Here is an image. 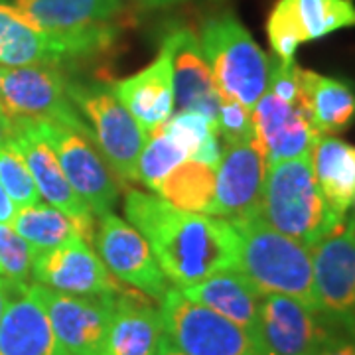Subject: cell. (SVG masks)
Here are the masks:
<instances>
[{"mask_svg": "<svg viewBox=\"0 0 355 355\" xmlns=\"http://www.w3.org/2000/svg\"><path fill=\"white\" fill-rule=\"evenodd\" d=\"M95 247L103 265L123 284L160 302L170 288L160 265L156 263L146 239L113 211L99 216Z\"/></svg>", "mask_w": 355, "mask_h": 355, "instance_id": "cell-13", "label": "cell"}, {"mask_svg": "<svg viewBox=\"0 0 355 355\" xmlns=\"http://www.w3.org/2000/svg\"><path fill=\"white\" fill-rule=\"evenodd\" d=\"M40 30L62 42L73 60L97 55L119 36L125 0H10Z\"/></svg>", "mask_w": 355, "mask_h": 355, "instance_id": "cell-5", "label": "cell"}, {"mask_svg": "<svg viewBox=\"0 0 355 355\" xmlns=\"http://www.w3.org/2000/svg\"><path fill=\"white\" fill-rule=\"evenodd\" d=\"M125 216L176 286H190L237 266L239 243L227 219L182 211L158 193L140 190L125 193Z\"/></svg>", "mask_w": 355, "mask_h": 355, "instance_id": "cell-1", "label": "cell"}, {"mask_svg": "<svg viewBox=\"0 0 355 355\" xmlns=\"http://www.w3.org/2000/svg\"><path fill=\"white\" fill-rule=\"evenodd\" d=\"M32 282L77 296H111L128 291L109 272L101 257L83 239L34 251Z\"/></svg>", "mask_w": 355, "mask_h": 355, "instance_id": "cell-15", "label": "cell"}, {"mask_svg": "<svg viewBox=\"0 0 355 355\" xmlns=\"http://www.w3.org/2000/svg\"><path fill=\"white\" fill-rule=\"evenodd\" d=\"M191 302L205 306L241 326L266 355L261 342V294L235 268L216 272L190 286H178Z\"/></svg>", "mask_w": 355, "mask_h": 355, "instance_id": "cell-22", "label": "cell"}, {"mask_svg": "<svg viewBox=\"0 0 355 355\" xmlns=\"http://www.w3.org/2000/svg\"><path fill=\"white\" fill-rule=\"evenodd\" d=\"M111 89L146 135L164 125L174 114L172 51L166 38L153 64L123 81H114Z\"/></svg>", "mask_w": 355, "mask_h": 355, "instance_id": "cell-20", "label": "cell"}, {"mask_svg": "<svg viewBox=\"0 0 355 355\" xmlns=\"http://www.w3.org/2000/svg\"><path fill=\"white\" fill-rule=\"evenodd\" d=\"M310 162L326 203L345 219L355 200V146L334 135H318Z\"/></svg>", "mask_w": 355, "mask_h": 355, "instance_id": "cell-26", "label": "cell"}, {"mask_svg": "<svg viewBox=\"0 0 355 355\" xmlns=\"http://www.w3.org/2000/svg\"><path fill=\"white\" fill-rule=\"evenodd\" d=\"M355 28V0H277L266 20L275 58L291 64L300 44Z\"/></svg>", "mask_w": 355, "mask_h": 355, "instance_id": "cell-12", "label": "cell"}, {"mask_svg": "<svg viewBox=\"0 0 355 355\" xmlns=\"http://www.w3.org/2000/svg\"><path fill=\"white\" fill-rule=\"evenodd\" d=\"M237 233V266L261 296L280 294L316 310L312 251L272 229L261 216L229 221Z\"/></svg>", "mask_w": 355, "mask_h": 355, "instance_id": "cell-2", "label": "cell"}, {"mask_svg": "<svg viewBox=\"0 0 355 355\" xmlns=\"http://www.w3.org/2000/svg\"><path fill=\"white\" fill-rule=\"evenodd\" d=\"M140 6H146V8H164V6H172V4H180V2H186V0H132Z\"/></svg>", "mask_w": 355, "mask_h": 355, "instance_id": "cell-37", "label": "cell"}, {"mask_svg": "<svg viewBox=\"0 0 355 355\" xmlns=\"http://www.w3.org/2000/svg\"><path fill=\"white\" fill-rule=\"evenodd\" d=\"M216 125L217 135L221 137L225 146L257 140L251 109L235 99H221Z\"/></svg>", "mask_w": 355, "mask_h": 355, "instance_id": "cell-33", "label": "cell"}, {"mask_svg": "<svg viewBox=\"0 0 355 355\" xmlns=\"http://www.w3.org/2000/svg\"><path fill=\"white\" fill-rule=\"evenodd\" d=\"M298 79L300 105L316 135H338L354 125L355 89L347 81L302 67Z\"/></svg>", "mask_w": 355, "mask_h": 355, "instance_id": "cell-25", "label": "cell"}, {"mask_svg": "<svg viewBox=\"0 0 355 355\" xmlns=\"http://www.w3.org/2000/svg\"><path fill=\"white\" fill-rule=\"evenodd\" d=\"M73 60L62 42L40 30L14 8L8 0H0V65H60Z\"/></svg>", "mask_w": 355, "mask_h": 355, "instance_id": "cell-24", "label": "cell"}, {"mask_svg": "<svg viewBox=\"0 0 355 355\" xmlns=\"http://www.w3.org/2000/svg\"><path fill=\"white\" fill-rule=\"evenodd\" d=\"M34 247L8 223H0V279L16 288L32 282Z\"/></svg>", "mask_w": 355, "mask_h": 355, "instance_id": "cell-32", "label": "cell"}, {"mask_svg": "<svg viewBox=\"0 0 355 355\" xmlns=\"http://www.w3.org/2000/svg\"><path fill=\"white\" fill-rule=\"evenodd\" d=\"M340 334L318 310L294 298H261V342L266 355H320Z\"/></svg>", "mask_w": 355, "mask_h": 355, "instance_id": "cell-14", "label": "cell"}, {"mask_svg": "<svg viewBox=\"0 0 355 355\" xmlns=\"http://www.w3.org/2000/svg\"><path fill=\"white\" fill-rule=\"evenodd\" d=\"M16 211H18V207H16V203L12 202V198L8 196V191L2 188V184H0V223H12L14 216H16Z\"/></svg>", "mask_w": 355, "mask_h": 355, "instance_id": "cell-35", "label": "cell"}, {"mask_svg": "<svg viewBox=\"0 0 355 355\" xmlns=\"http://www.w3.org/2000/svg\"><path fill=\"white\" fill-rule=\"evenodd\" d=\"M0 184L8 191L16 207H28L40 202L36 182L28 170L24 156L16 148L10 137L0 142Z\"/></svg>", "mask_w": 355, "mask_h": 355, "instance_id": "cell-31", "label": "cell"}, {"mask_svg": "<svg viewBox=\"0 0 355 355\" xmlns=\"http://www.w3.org/2000/svg\"><path fill=\"white\" fill-rule=\"evenodd\" d=\"M34 123L42 139L55 154L69 186L87 203L93 216L109 214L119 200L121 182L116 180V174L105 156L99 153L97 144L85 135H79L64 125L50 121Z\"/></svg>", "mask_w": 355, "mask_h": 355, "instance_id": "cell-10", "label": "cell"}, {"mask_svg": "<svg viewBox=\"0 0 355 355\" xmlns=\"http://www.w3.org/2000/svg\"><path fill=\"white\" fill-rule=\"evenodd\" d=\"M30 284L14 292L0 320V355H69Z\"/></svg>", "mask_w": 355, "mask_h": 355, "instance_id": "cell-23", "label": "cell"}, {"mask_svg": "<svg viewBox=\"0 0 355 355\" xmlns=\"http://www.w3.org/2000/svg\"><path fill=\"white\" fill-rule=\"evenodd\" d=\"M164 347L160 308H154L142 292L114 294L107 355H162Z\"/></svg>", "mask_w": 355, "mask_h": 355, "instance_id": "cell-21", "label": "cell"}, {"mask_svg": "<svg viewBox=\"0 0 355 355\" xmlns=\"http://www.w3.org/2000/svg\"><path fill=\"white\" fill-rule=\"evenodd\" d=\"M251 114L254 137L265 153L266 166L280 160L310 156L318 135L300 103L282 101L266 89Z\"/></svg>", "mask_w": 355, "mask_h": 355, "instance_id": "cell-18", "label": "cell"}, {"mask_svg": "<svg viewBox=\"0 0 355 355\" xmlns=\"http://www.w3.org/2000/svg\"><path fill=\"white\" fill-rule=\"evenodd\" d=\"M320 355H355V336L340 334L324 347Z\"/></svg>", "mask_w": 355, "mask_h": 355, "instance_id": "cell-34", "label": "cell"}, {"mask_svg": "<svg viewBox=\"0 0 355 355\" xmlns=\"http://www.w3.org/2000/svg\"><path fill=\"white\" fill-rule=\"evenodd\" d=\"M67 93L77 111L87 119L93 140L114 174L137 182V164L148 135L116 99L111 85L67 79Z\"/></svg>", "mask_w": 355, "mask_h": 355, "instance_id": "cell-6", "label": "cell"}, {"mask_svg": "<svg viewBox=\"0 0 355 355\" xmlns=\"http://www.w3.org/2000/svg\"><path fill=\"white\" fill-rule=\"evenodd\" d=\"M160 128L172 135L186 148L190 160L217 168L221 160V148L216 123H211L203 114L178 111L164 125H160Z\"/></svg>", "mask_w": 355, "mask_h": 355, "instance_id": "cell-29", "label": "cell"}, {"mask_svg": "<svg viewBox=\"0 0 355 355\" xmlns=\"http://www.w3.org/2000/svg\"><path fill=\"white\" fill-rule=\"evenodd\" d=\"M316 310L343 334L355 336V225L343 221L310 247Z\"/></svg>", "mask_w": 355, "mask_h": 355, "instance_id": "cell-9", "label": "cell"}, {"mask_svg": "<svg viewBox=\"0 0 355 355\" xmlns=\"http://www.w3.org/2000/svg\"><path fill=\"white\" fill-rule=\"evenodd\" d=\"M198 38L221 99H235L253 111L268 87L270 60L249 30L233 12H219L203 22Z\"/></svg>", "mask_w": 355, "mask_h": 355, "instance_id": "cell-4", "label": "cell"}, {"mask_svg": "<svg viewBox=\"0 0 355 355\" xmlns=\"http://www.w3.org/2000/svg\"><path fill=\"white\" fill-rule=\"evenodd\" d=\"M352 221H354V225H355V200H354V219H352Z\"/></svg>", "mask_w": 355, "mask_h": 355, "instance_id": "cell-40", "label": "cell"}, {"mask_svg": "<svg viewBox=\"0 0 355 355\" xmlns=\"http://www.w3.org/2000/svg\"><path fill=\"white\" fill-rule=\"evenodd\" d=\"M186 160H190L186 148L172 135L158 127L148 135L146 144L142 146L137 164V182L154 191L176 166Z\"/></svg>", "mask_w": 355, "mask_h": 355, "instance_id": "cell-30", "label": "cell"}, {"mask_svg": "<svg viewBox=\"0 0 355 355\" xmlns=\"http://www.w3.org/2000/svg\"><path fill=\"white\" fill-rule=\"evenodd\" d=\"M166 343L186 355H265L241 326L191 302L178 286L160 300Z\"/></svg>", "mask_w": 355, "mask_h": 355, "instance_id": "cell-7", "label": "cell"}, {"mask_svg": "<svg viewBox=\"0 0 355 355\" xmlns=\"http://www.w3.org/2000/svg\"><path fill=\"white\" fill-rule=\"evenodd\" d=\"M2 73H4V67L0 65V87H2ZM0 113H2V97H0Z\"/></svg>", "mask_w": 355, "mask_h": 355, "instance_id": "cell-39", "label": "cell"}, {"mask_svg": "<svg viewBox=\"0 0 355 355\" xmlns=\"http://www.w3.org/2000/svg\"><path fill=\"white\" fill-rule=\"evenodd\" d=\"M162 355H186V354L178 352V349H174V347H170V345L166 343V347H164V352H162Z\"/></svg>", "mask_w": 355, "mask_h": 355, "instance_id": "cell-38", "label": "cell"}, {"mask_svg": "<svg viewBox=\"0 0 355 355\" xmlns=\"http://www.w3.org/2000/svg\"><path fill=\"white\" fill-rule=\"evenodd\" d=\"M10 140L24 156L28 170L36 182L40 198H44L46 203L58 207L64 216L69 217L79 231L81 239L93 245L95 243L93 211L69 186L55 154L38 132L36 123L34 121H12Z\"/></svg>", "mask_w": 355, "mask_h": 355, "instance_id": "cell-16", "label": "cell"}, {"mask_svg": "<svg viewBox=\"0 0 355 355\" xmlns=\"http://www.w3.org/2000/svg\"><path fill=\"white\" fill-rule=\"evenodd\" d=\"M16 291H20V288H16V286H12V284H8V282H4V280L0 279V320L4 316V310H6V306H8V302H10V298H12V294Z\"/></svg>", "mask_w": 355, "mask_h": 355, "instance_id": "cell-36", "label": "cell"}, {"mask_svg": "<svg viewBox=\"0 0 355 355\" xmlns=\"http://www.w3.org/2000/svg\"><path fill=\"white\" fill-rule=\"evenodd\" d=\"M266 168L257 140L225 146L216 168V198L209 216L227 221L261 216Z\"/></svg>", "mask_w": 355, "mask_h": 355, "instance_id": "cell-17", "label": "cell"}, {"mask_svg": "<svg viewBox=\"0 0 355 355\" xmlns=\"http://www.w3.org/2000/svg\"><path fill=\"white\" fill-rule=\"evenodd\" d=\"M0 97L2 113L10 121H50L93 140L91 128L69 99L67 77L58 65L4 67Z\"/></svg>", "mask_w": 355, "mask_h": 355, "instance_id": "cell-8", "label": "cell"}, {"mask_svg": "<svg viewBox=\"0 0 355 355\" xmlns=\"http://www.w3.org/2000/svg\"><path fill=\"white\" fill-rule=\"evenodd\" d=\"M44 306L51 330L69 355H107L109 322L113 312L111 296H77L30 284ZM121 294V292H119Z\"/></svg>", "mask_w": 355, "mask_h": 355, "instance_id": "cell-11", "label": "cell"}, {"mask_svg": "<svg viewBox=\"0 0 355 355\" xmlns=\"http://www.w3.org/2000/svg\"><path fill=\"white\" fill-rule=\"evenodd\" d=\"M261 217L306 247H314L345 221L324 200L310 156L280 160L266 168Z\"/></svg>", "mask_w": 355, "mask_h": 355, "instance_id": "cell-3", "label": "cell"}, {"mask_svg": "<svg viewBox=\"0 0 355 355\" xmlns=\"http://www.w3.org/2000/svg\"><path fill=\"white\" fill-rule=\"evenodd\" d=\"M154 193L182 211L209 216L216 198V168L186 160L156 186Z\"/></svg>", "mask_w": 355, "mask_h": 355, "instance_id": "cell-27", "label": "cell"}, {"mask_svg": "<svg viewBox=\"0 0 355 355\" xmlns=\"http://www.w3.org/2000/svg\"><path fill=\"white\" fill-rule=\"evenodd\" d=\"M10 225L36 251L53 249L73 239H81L73 221L50 203L38 202L28 207H18Z\"/></svg>", "mask_w": 355, "mask_h": 355, "instance_id": "cell-28", "label": "cell"}, {"mask_svg": "<svg viewBox=\"0 0 355 355\" xmlns=\"http://www.w3.org/2000/svg\"><path fill=\"white\" fill-rule=\"evenodd\" d=\"M164 38L172 51L174 107H178V111L203 114L216 123L221 95L216 87L211 67L203 55L200 38L188 28H176Z\"/></svg>", "mask_w": 355, "mask_h": 355, "instance_id": "cell-19", "label": "cell"}]
</instances>
